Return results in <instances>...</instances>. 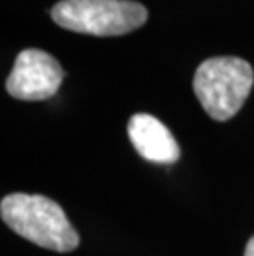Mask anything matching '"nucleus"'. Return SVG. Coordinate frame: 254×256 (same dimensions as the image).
<instances>
[{
	"label": "nucleus",
	"mask_w": 254,
	"mask_h": 256,
	"mask_svg": "<svg viewBox=\"0 0 254 256\" xmlns=\"http://www.w3.org/2000/svg\"><path fill=\"white\" fill-rule=\"evenodd\" d=\"M245 256H254V236L248 242V246L245 250Z\"/></svg>",
	"instance_id": "obj_6"
},
{
	"label": "nucleus",
	"mask_w": 254,
	"mask_h": 256,
	"mask_svg": "<svg viewBox=\"0 0 254 256\" xmlns=\"http://www.w3.org/2000/svg\"><path fill=\"white\" fill-rule=\"evenodd\" d=\"M63 68L50 53L28 48L18 53L5 88L21 101H43L55 96L63 81Z\"/></svg>",
	"instance_id": "obj_4"
},
{
	"label": "nucleus",
	"mask_w": 254,
	"mask_h": 256,
	"mask_svg": "<svg viewBox=\"0 0 254 256\" xmlns=\"http://www.w3.org/2000/svg\"><path fill=\"white\" fill-rule=\"evenodd\" d=\"M254 83L253 66L238 56L208 58L197 68L193 91L200 104L215 121L236 116Z\"/></svg>",
	"instance_id": "obj_2"
},
{
	"label": "nucleus",
	"mask_w": 254,
	"mask_h": 256,
	"mask_svg": "<svg viewBox=\"0 0 254 256\" xmlns=\"http://www.w3.org/2000/svg\"><path fill=\"white\" fill-rule=\"evenodd\" d=\"M147 8L131 0H61L51 18L61 28L94 36H117L147 22Z\"/></svg>",
	"instance_id": "obj_3"
},
{
	"label": "nucleus",
	"mask_w": 254,
	"mask_h": 256,
	"mask_svg": "<svg viewBox=\"0 0 254 256\" xmlns=\"http://www.w3.org/2000/svg\"><path fill=\"white\" fill-rule=\"evenodd\" d=\"M2 220L21 238L51 252L78 248L79 235L56 202L45 195L10 194L0 204Z\"/></svg>",
	"instance_id": "obj_1"
},
{
	"label": "nucleus",
	"mask_w": 254,
	"mask_h": 256,
	"mask_svg": "<svg viewBox=\"0 0 254 256\" xmlns=\"http://www.w3.org/2000/svg\"><path fill=\"white\" fill-rule=\"evenodd\" d=\"M127 132L134 149L145 160L155 164H175L180 159V147L174 134L150 114H134L129 119Z\"/></svg>",
	"instance_id": "obj_5"
}]
</instances>
